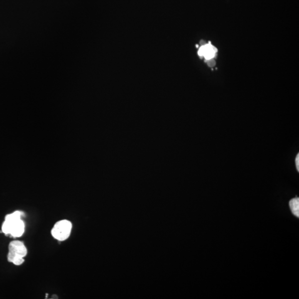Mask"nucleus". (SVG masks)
I'll return each mask as SVG.
<instances>
[{
	"label": "nucleus",
	"mask_w": 299,
	"mask_h": 299,
	"mask_svg": "<svg viewBox=\"0 0 299 299\" xmlns=\"http://www.w3.org/2000/svg\"><path fill=\"white\" fill-rule=\"evenodd\" d=\"M23 213L16 211L5 217L2 226V231L6 235H11L13 237H19L24 232V224L21 217Z\"/></svg>",
	"instance_id": "nucleus-1"
},
{
	"label": "nucleus",
	"mask_w": 299,
	"mask_h": 299,
	"mask_svg": "<svg viewBox=\"0 0 299 299\" xmlns=\"http://www.w3.org/2000/svg\"><path fill=\"white\" fill-rule=\"evenodd\" d=\"M27 254V250L24 243L19 241H13L9 243L7 260L16 266H20L24 262L23 258Z\"/></svg>",
	"instance_id": "nucleus-2"
},
{
	"label": "nucleus",
	"mask_w": 299,
	"mask_h": 299,
	"mask_svg": "<svg viewBox=\"0 0 299 299\" xmlns=\"http://www.w3.org/2000/svg\"><path fill=\"white\" fill-rule=\"evenodd\" d=\"M72 225L68 220L59 221L55 224L52 230V236L55 240L64 241L70 236Z\"/></svg>",
	"instance_id": "nucleus-3"
},
{
	"label": "nucleus",
	"mask_w": 299,
	"mask_h": 299,
	"mask_svg": "<svg viewBox=\"0 0 299 299\" xmlns=\"http://www.w3.org/2000/svg\"><path fill=\"white\" fill-rule=\"evenodd\" d=\"M201 47L199 50L200 57H204L206 60L214 58L216 56L217 49L210 43L207 44L204 40H201Z\"/></svg>",
	"instance_id": "nucleus-4"
},
{
	"label": "nucleus",
	"mask_w": 299,
	"mask_h": 299,
	"mask_svg": "<svg viewBox=\"0 0 299 299\" xmlns=\"http://www.w3.org/2000/svg\"><path fill=\"white\" fill-rule=\"evenodd\" d=\"M290 206L292 214L297 217H299V199L296 197L290 202Z\"/></svg>",
	"instance_id": "nucleus-5"
},
{
	"label": "nucleus",
	"mask_w": 299,
	"mask_h": 299,
	"mask_svg": "<svg viewBox=\"0 0 299 299\" xmlns=\"http://www.w3.org/2000/svg\"><path fill=\"white\" fill-rule=\"evenodd\" d=\"M206 62L208 65L211 67H214L216 64V62L214 58L206 60Z\"/></svg>",
	"instance_id": "nucleus-6"
},
{
	"label": "nucleus",
	"mask_w": 299,
	"mask_h": 299,
	"mask_svg": "<svg viewBox=\"0 0 299 299\" xmlns=\"http://www.w3.org/2000/svg\"><path fill=\"white\" fill-rule=\"evenodd\" d=\"M296 164L297 169L298 171H299V154L297 156V158L296 159Z\"/></svg>",
	"instance_id": "nucleus-7"
}]
</instances>
